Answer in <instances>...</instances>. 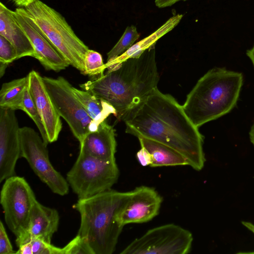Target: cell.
Listing matches in <instances>:
<instances>
[{"mask_svg":"<svg viewBox=\"0 0 254 254\" xmlns=\"http://www.w3.org/2000/svg\"><path fill=\"white\" fill-rule=\"evenodd\" d=\"M122 120L126 132L166 145L179 152L188 165L199 171L206 161L203 136L171 95L158 88L138 105L128 111Z\"/></svg>","mask_w":254,"mask_h":254,"instance_id":"1","label":"cell"},{"mask_svg":"<svg viewBox=\"0 0 254 254\" xmlns=\"http://www.w3.org/2000/svg\"><path fill=\"white\" fill-rule=\"evenodd\" d=\"M159 80L153 46L139 57L123 61L116 68L80 87L109 103L116 111V117L122 120L157 88Z\"/></svg>","mask_w":254,"mask_h":254,"instance_id":"2","label":"cell"},{"mask_svg":"<svg viewBox=\"0 0 254 254\" xmlns=\"http://www.w3.org/2000/svg\"><path fill=\"white\" fill-rule=\"evenodd\" d=\"M131 192L110 189L92 196L78 199L74 208L80 216L77 235L85 238L94 254H112L124 226L117 215Z\"/></svg>","mask_w":254,"mask_h":254,"instance_id":"3","label":"cell"},{"mask_svg":"<svg viewBox=\"0 0 254 254\" xmlns=\"http://www.w3.org/2000/svg\"><path fill=\"white\" fill-rule=\"evenodd\" d=\"M243 83L241 73L213 68L199 79L188 94L183 109L198 128L228 114L235 107Z\"/></svg>","mask_w":254,"mask_h":254,"instance_id":"4","label":"cell"},{"mask_svg":"<svg viewBox=\"0 0 254 254\" xmlns=\"http://www.w3.org/2000/svg\"><path fill=\"white\" fill-rule=\"evenodd\" d=\"M24 8L69 65L84 74V57L89 48L65 18L40 0H35Z\"/></svg>","mask_w":254,"mask_h":254,"instance_id":"5","label":"cell"},{"mask_svg":"<svg viewBox=\"0 0 254 254\" xmlns=\"http://www.w3.org/2000/svg\"><path fill=\"white\" fill-rule=\"evenodd\" d=\"M119 175L116 160H103L80 151L66 179L78 199H84L111 189Z\"/></svg>","mask_w":254,"mask_h":254,"instance_id":"6","label":"cell"},{"mask_svg":"<svg viewBox=\"0 0 254 254\" xmlns=\"http://www.w3.org/2000/svg\"><path fill=\"white\" fill-rule=\"evenodd\" d=\"M191 233L173 223L148 230L135 239L121 254H187L193 242Z\"/></svg>","mask_w":254,"mask_h":254,"instance_id":"7","label":"cell"},{"mask_svg":"<svg viewBox=\"0 0 254 254\" xmlns=\"http://www.w3.org/2000/svg\"><path fill=\"white\" fill-rule=\"evenodd\" d=\"M36 200L32 189L24 178L15 175L4 181L0 202L5 223L16 238L26 232Z\"/></svg>","mask_w":254,"mask_h":254,"instance_id":"8","label":"cell"},{"mask_svg":"<svg viewBox=\"0 0 254 254\" xmlns=\"http://www.w3.org/2000/svg\"><path fill=\"white\" fill-rule=\"evenodd\" d=\"M21 153L39 178L53 192L64 196L69 192V185L62 175L53 166L49 160L47 145L33 128H20Z\"/></svg>","mask_w":254,"mask_h":254,"instance_id":"9","label":"cell"},{"mask_svg":"<svg viewBox=\"0 0 254 254\" xmlns=\"http://www.w3.org/2000/svg\"><path fill=\"white\" fill-rule=\"evenodd\" d=\"M43 80L57 112L80 143L91 132L93 121L74 95L73 86L62 76L43 77Z\"/></svg>","mask_w":254,"mask_h":254,"instance_id":"10","label":"cell"},{"mask_svg":"<svg viewBox=\"0 0 254 254\" xmlns=\"http://www.w3.org/2000/svg\"><path fill=\"white\" fill-rule=\"evenodd\" d=\"M20 128L15 110L0 108V183L15 175L21 157Z\"/></svg>","mask_w":254,"mask_h":254,"instance_id":"11","label":"cell"},{"mask_svg":"<svg viewBox=\"0 0 254 254\" xmlns=\"http://www.w3.org/2000/svg\"><path fill=\"white\" fill-rule=\"evenodd\" d=\"M17 20L29 39L37 59L46 70L60 71L69 65L29 16L24 8L15 11Z\"/></svg>","mask_w":254,"mask_h":254,"instance_id":"12","label":"cell"},{"mask_svg":"<svg viewBox=\"0 0 254 254\" xmlns=\"http://www.w3.org/2000/svg\"><path fill=\"white\" fill-rule=\"evenodd\" d=\"M130 192L129 199L117 215L121 225L147 222L159 214L163 199L153 188L141 186Z\"/></svg>","mask_w":254,"mask_h":254,"instance_id":"13","label":"cell"},{"mask_svg":"<svg viewBox=\"0 0 254 254\" xmlns=\"http://www.w3.org/2000/svg\"><path fill=\"white\" fill-rule=\"evenodd\" d=\"M27 76L28 90L45 128L49 143L55 142L62 129L61 117L46 90L43 77L34 70Z\"/></svg>","mask_w":254,"mask_h":254,"instance_id":"14","label":"cell"},{"mask_svg":"<svg viewBox=\"0 0 254 254\" xmlns=\"http://www.w3.org/2000/svg\"><path fill=\"white\" fill-rule=\"evenodd\" d=\"M60 221L58 211L53 208L44 206L37 200L30 214L26 232L16 238L17 247L34 239H40L51 243L53 235L58 230Z\"/></svg>","mask_w":254,"mask_h":254,"instance_id":"15","label":"cell"},{"mask_svg":"<svg viewBox=\"0 0 254 254\" xmlns=\"http://www.w3.org/2000/svg\"><path fill=\"white\" fill-rule=\"evenodd\" d=\"M117 143L113 126L105 121L80 143V151L105 161L116 160Z\"/></svg>","mask_w":254,"mask_h":254,"instance_id":"16","label":"cell"},{"mask_svg":"<svg viewBox=\"0 0 254 254\" xmlns=\"http://www.w3.org/2000/svg\"><path fill=\"white\" fill-rule=\"evenodd\" d=\"M0 35L15 48L18 59L24 57L35 58L34 49L26 33L18 22L14 11L0 3Z\"/></svg>","mask_w":254,"mask_h":254,"instance_id":"17","label":"cell"},{"mask_svg":"<svg viewBox=\"0 0 254 254\" xmlns=\"http://www.w3.org/2000/svg\"><path fill=\"white\" fill-rule=\"evenodd\" d=\"M183 16V15L181 14L173 15L152 34L134 44L126 52L110 64L106 66L107 71L116 68L125 60L139 57L146 50L154 46L155 44L160 38L171 31L180 23Z\"/></svg>","mask_w":254,"mask_h":254,"instance_id":"18","label":"cell"},{"mask_svg":"<svg viewBox=\"0 0 254 254\" xmlns=\"http://www.w3.org/2000/svg\"><path fill=\"white\" fill-rule=\"evenodd\" d=\"M73 91L86 112L92 120V131L96 130L99 125L111 114L116 116L114 108L104 100L84 90L73 87Z\"/></svg>","mask_w":254,"mask_h":254,"instance_id":"19","label":"cell"},{"mask_svg":"<svg viewBox=\"0 0 254 254\" xmlns=\"http://www.w3.org/2000/svg\"><path fill=\"white\" fill-rule=\"evenodd\" d=\"M141 147L151 156V167L188 165L186 159L175 149L157 141L144 137L138 138Z\"/></svg>","mask_w":254,"mask_h":254,"instance_id":"20","label":"cell"},{"mask_svg":"<svg viewBox=\"0 0 254 254\" xmlns=\"http://www.w3.org/2000/svg\"><path fill=\"white\" fill-rule=\"evenodd\" d=\"M28 85L27 75L3 83L0 90V108L19 110Z\"/></svg>","mask_w":254,"mask_h":254,"instance_id":"21","label":"cell"},{"mask_svg":"<svg viewBox=\"0 0 254 254\" xmlns=\"http://www.w3.org/2000/svg\"><path fill=\"white\" fill-rule=\"evenodd\" d=\"M139 36L140 34L137 32L135 26L133 25L127 26L119 41L107 53V60L105 66L110 64L128 50Z\"/></svg>","mask_w":254,"mask_h":254,"instance_id":"22","label":"cell"},{"mask_svg":"<svg viewBox=\"0 0 254 254\" xmlns=\"http://www.w3.org/2000/svg\"><path fill=\"white\" fill-rule=\"evenodd\" d=\"M19 110L24 111L33 120L38 128L44 142L47 145L49 141L46 130L28 87L25 91Z\"/></svg>","mask_w":254,"mask_h":254,"instance_id":"23","label":"cell"},{"mask_svg":"<svg viewBox=\"0 0 254 254\" xmlns=\"http://www.w3.org/2000/svg\"><path fill=\"white\" fill-rule=\"evenodd\" d=\"M84 75L99 78L103 75L106 69L101 55L94 50L89 49L84 60ZM95 78V79H96Z\"/></svg>","mask_w":254,"mask_h":254,"instance_id":"24","label":"cell"},{"mask_svg":"<svg viewBox=\"0 0 254 254\" xmlns=\"http://www.w3.org/2000/svg\"><path fill=\"white\" fill-rule=\"evenodd\" d=\"M63 254H94L87 240L79 235L62 248Z\"/></svg>","mask_w":254,"mask_h":254,"instance_id":"25","label":"cell"},{"mask_svg":"<svg viewBox=\"0 0 254 254\" xmlns=\"http://www.w3.org/2000/svg\"><path fill=\"white\" fill-rule=\"evenodd\" d=\"M18 59L14 46L5 37L0 35V63L8 64Z\"/></svg>","mask_w":254,"mask_h":254,"instance_id":"26","label":"cell"},{"mask_svg":"<svg viewBox=\"0 0 254 254\" xmlns=\"http://www.w3.org/2000/svg\"><path fill=\"white\" fill-rule=\"evenodd\" d=\"M33 254H63L62 248L55 247L40 239L31 240Z\"/></svg>","mask_w":254,"mask_h":254,"instance_id":"27","label":"cell"},{"mask_svg":"<svg viewBox=\"0 0 254 254\" xmlns=\"http://www.w3.org/2000/svg\"><path fill=\"white\" fill-rule=\"evenodd\" d=\"M16 254L9 239L5 228L2 222H0V254Z\"/></svg>","mask_w":254,"mask_h":254,"instance_id":"28","label":"cell"},{"mask_svg":"<svg viewBox=\"0 0 254 254\" xmlns=\"http://www.w3.org/2000/svg\"><path fill=\"white\" fill-rule=\"evenodd\" d=\"M136 157L140 164L143 167L150 166L151 163V156L144 147H141L136 153Z\"/></svg>","mask_w":254,"mask_h":254,"instance_id":"29","label":"cell"},{"mask_svg":"<svg viewBox=\"0 0 254 254\" xmlns=\"http://www.w3.org/2000/svg\"><path fill=\"white\" fill-rule=\"evenodd\" d=\"M16 254H33L32 244L30 242L25 243L18 247Z\"/></svg>","mask_w":254,"mask_h":254,"instance_id":"30","label":"cell"},{"mask_svg":"<svg viewBox=\"0 0 254 254\" xmlns=\"http://www.w3.org/2000/svg\"><path fill=\"white\" fill-rule=\"evenodd\" d=\"M188 0H155V3L159 8H163L170 6L179 1H186Z\"/></svg>","mask_w":254,"mask_h":254,"instance_id":"31","label":"cell"},{"mask_svg":"<svg viewBox=\"0 0 254 254\" xmlns=\"http://www.w3.org/2000/svg\"><path fill=\"white\" fill-rule=\"evenodd\" d=\"M14 3L20 7H26L34 2L35 0H12Z\"/></svg>","mask_w":254,"mask_h":254,"instance_id":"32","label":"cell"},{"mask_svg":"<svg viewBox=\"0 0 254 254\" xmlns=\"http://www.w3.org/2000/svg\"><path fill=\"white\" fill-rule=\"evenodd\" d=\"M242 224L254 234V224L253 223L250 222L243 221H242ZM249 253L254 254V251Z\"/></svg>","mask_w":254,"mask_h":254,"instance_id":"33","label":"cell"},{"mask_svg":"<svg viewBox=\"0 0 254 254\" xmlns=\"http://www.w3.org/2000/svg\"><path fill=\"white\" fill-rule=\"evenodd\" d=\"M247 55L251 60L254 67V45L253 47L247 51Z\"/></svg>","mask_w":254,"mask_h":254,"instance_id":"34","label":"cell"},{"mask_svg":"<svg viewBox=\"0 0 254 254\" xmlns=\"http://www.w3.org/2000/svg\"><path fill=\"white\" fill-rule=\"evenodd\" d=\"M8 65L0 63V77L1 78L4 74Z\"/></svg>","mask_w":254,"mask_h":254,"instance_id":"35","label":"cell"},{"mask_svg":"<svg viewBox=\"0 0 254 254\" xmlns=\"http://www.w3.org/2000/svg\"><path fill=\"white\" fill-rule=\"evenodd\" d=\"M249 135L251 142L254 146V123L251 127Z\"/></svg>","mask_w":254,"mask_h":254,"instance_id":"36","label":"cell"}]
</instances>
